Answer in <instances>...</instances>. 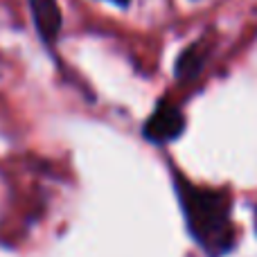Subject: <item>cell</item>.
Returning a JSON list of instances; mask_svg holds the SVG:
<instances>
[{
	"label": "cell",
	"mask_w": 257,
	"mask_h": 257,
	"mask_svg": "<svg viewBox=\"0 0 257 257\" xmlns=\"http://www.w3.org/2000/svg\"><path fill=\"white\" fill-rule=\"evenodd\" d=\"M174 190L181 201L187 232L208 257H223L235 248L237 232L232 226V203L226 190L194 185L174 172Z\"/></svg>",
	"instance_id": "1"
},
{
	"label": "cell",
	"mask_w": 257,
	"mask_h": 257,
	"mask_svg": "<svg viewBox=\"0 0 257 257\" xmlns=\"http://www.w3.org/2000/svg\"><path fill=\"white\" fill-rule=\"evenodd\" d=\"M183 131H185V115L181 113V108L174 106L167 99H160L156 104L154 113L147 117L145 126H142V136L151 145L174 142L183 136Z\"/></svg>",
	"instance_id": "2"
},
{
	"label": "cell",
	"mask_w": 257,
	"mask_h": 257,
	"mask_svg": "<svg viewBox=\"0 0 257 257\" xmlns=\"http://www.w3.org/2000/svg\"><path fill=\"white\" fill-rule=\"evenodd\" d=\"M32 12V21L34 27L39 32V39L45 45H54L61 36V27H63V16H61V7L57 0H27Z\"/></svg>",
	"instance_id": "3"
},
{
	"label": "cell",
	"mask_w": 257,
	"mask_h": 257,
	"mask_svg": "<svg viewBox=\"0 0 257 257\" xmlns=\"http://www.w3.org/2000/svg\"><path fill=\"white\" fill-rule=\"evenodd\" d=\"M210 57V43L203 39L190 43L181 54L176 57V63H174V77L178 81H192L203 72L205 61Z\"/></svg>",
	"instance_id": "4"
},
{
	"label": "cell",
	"mask_w": 257,
	"mask_h": 257,
	"mask_svg": "<svg viewBox=\"0 0 257 257\" xmlns=\"http://www.w3.org/2000/svg\"><path fill=\"white\" fill-rule=\"evenodd\" d=\"M108 3L117 5V7H128V5H131V0H108Z\"/></svg>",
	"instance_id": "5"
}]
</instances>
